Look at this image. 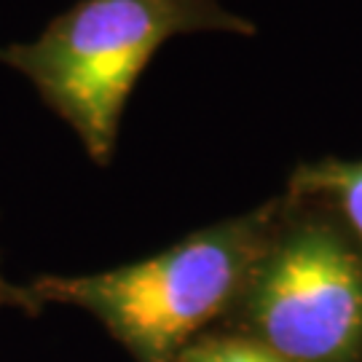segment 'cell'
Wrapping results in <instances>:
<instances>
[{
  "mask_svg": "<svg viewBox=\"0 0 362 362\" xmlns=\"http://www.w3.org/2000/svg\"><path fill=\"white\" fill-rule=\"evenodd\" d=\"M0 306H6V300H3V298H0Z\"/></svg>",
  "mask_w": 362,
  "mask_h": 362,
  "instance_id": "ba28073f",
  "label": "cell"
},
{
  "mask_svg": "<svg viewBox=\"0 0 362 362\" xmlns=\"http://www.w3.org/2000/svg\"><path fill=\"white\" fill-rule=\"evenodd\" d=\"M260 344L287 362H349L362 346V255L322 220L260 247L247 276Z\"/></svg>",
  "mask_w": 362,
  "mask_h": 362,
  "instance_id": "3957f363",
  "label": "cell"
},
{
  "mask_svg": "<svg viewBox=\"0 0 362 362\" xmlns=\"http://www.w3.org/2000/svg\"><path fill=\"white\" fill-rule=\"evenodd\" d=\"M290 196L330 204L362 242V161L322 158L300 164L290 177Z\"/></svg>",
  "mask_w": 362,
  "mask_h": 362,
  "instance_id": "277c9868",
  "label": "cell"
},
{
  "mask_svg": "<svg viewBox=\"0 0 362 362\" xmlns=\"http://www.w3.org/2000/svg\"><path fill=\"white\" fill-rule=\"evenodd\" d=\"M185 362H236L233 341H209L204 346H196Z\"/></svg>",
  "mask_w": 362,
  "mask_h": 362,
  "instance_id": "5b68a950",
  "label": "cell"
},
{
  "mask_svg": "<svg viewBox=\"0 0 362 362\" xmlns=\"http://www.w3.org/2000/svg\"><path fill=\"white\" fill-rule=\"evenodd\" d=\"M266 212L188 236L153 258L83 276H40L30 306L70 303L94 314L145 360L182 349L239 296L263 247Z\"/></svg>",
  "mask_w": 362,
  "mask_h": 362,
  "instance_id": "7a4b0ae2",
  "label": "cell"
},
{
  "mask_svg": "<svg viewBox=\"0 0 362 362\" xmlns=\"http://www.w3.org/2000/svg\"><path fill=\"white\" fill-rule=\"evenodd\" d=\"M236 362H287L272 349H266L263 344H250V341H233Z\"/></svg>",
  "mask_w": 362,
  "mask_h": 362,
  "instance_id": "8992f818",
  "label": "cell"
},
{
  "mask_svg": "<svg viewBox=\"0 0 362 362\" xmlns=\"http://www.w3.org/2000/svg\"><path fill=\"white\" fill-rule=\"evenodd\" d=\"M188 33L255 35L258 27L223 0H78L33 40L3 43L0 65L27 78L105 167L134 83L167 40Z\"/></svg>",
  "mask_w": 362,
  "mask_h": 362,
  "instance_id": "6da1fadb",
  "label": "cell"
},
{
  "mask_svg": "<svg viewBox=\"0 0 362 362\" xmlns=\"http://www.w3.org/2000/svg\"><path fill=\"white\" fill-rule=\"evenodd\" d=\"M0 298L6 300V306H22V309H33V306H30V300H27L25 287L8 285L3 276H0Z\"/></svg>",
  "mask_w": 362,
  "mask_h": 362,
  "instance_id": "52a82bcc",
  "label": "cell"
}]
</instances>
